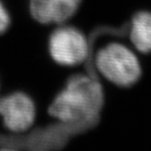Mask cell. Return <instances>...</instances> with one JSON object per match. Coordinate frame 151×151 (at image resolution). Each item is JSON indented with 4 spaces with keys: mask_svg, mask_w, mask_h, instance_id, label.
<instances>
[{
    "mask_svg": "<svg viewBox=\"0 0 151 151\" xmlns=\"http://www.w3.org/2000/svg\"><path fill=\"white\" fill-rule=\"evenodd\" d=\"M103 86L94 76L71 75L55 93L46 108L52 120L71 128H84L95 123L103 111Z\"/></svg>",
    "mask_w": 151,
    "mask_h": 151,
    "instance_id": "cell-1",
    "label": "cell"
},
{
    "mask_svg": "<svg viewBox=\"0 0 151 151\" xmlns=\"http://www.w3.org/2000/svg\"><path fill=\"white\" fill-rule=\"evenodd\" d=\"M93 54L96 72L115 87L129 88L142 78V62L131 45L122 41H109Z\"/></svg>",
    "mask_w": 151,
    "mask_h": 151,
    "instance_id": "cell-2",
    "label": "cell"
},
{
    "mask_svg": "<svg viewBox=\"0 0 151 151\" xmlns=\"http://www.w3.org/2000/svg\"><path fill=\"white\" fill-rule=\"evenodd\" d=\"M46 50L55 65L75 68L84 64L89 58L88 38L81 29L66 23L58 25L47 35Z\"/></svg>",
    "mask_w": 151,
    "mask_h": 151,
    "instance_id": "cell-3",
    "label": "cell"
},
{
    "mask_svg": "<svg viewBox=\"0 0 151 151\" xmlns=\"http://www.w3.org/2000/svg\"><path fill=\"white\" fill-rule=\"evenodd\" d=\"M38 119L37 102L24 90L0 94V120L5 132L25 134L32 131Z\"/></svg>",
    "mask_w": 151,
    "mask_h": 151,
    "instance_id": "cell-4",
    "label": "cell"
},
{
    "mask_svg": "<svg viewBox=\"0 0 151 151\" xmlns=\"http://www.w3.org/2000/svg\"><path fill=\"white\" fill-rule=\"evenodd\" d=\"M81 3L83 0H28V10L38 26H58L73 20Z\"/></svg>",
    "mask_w": 151,
    "mask_h": 151,
    "instance_id": "cell-5",
    "label": "cell"
},
{
    "mask_svg": "<svg viewBox=\"0 0 151 151\" xmlns=\"http://www.w3.org/2000/svg\"><path fill=\"white\" fill-rule=\"evenodd\" d=\"M128 39L131 46L141 55H151V11L134 12L129 20Z\"/></svg>",
    "mask_w": 151,
    "mask_h": 151,
    "instance_id": "cell-6",
    "label": "cell"
},
{
    "mask_svg": "<svg viewBox=\"0 0 151 151\" xmlns=\"http://www.w3.org/2000/svg\"><path fill=\"white\" fill-rule=\"evenodd\" d=\"M12 24L11 14L5 3L0 0V35H4L8 31Z\"/></svg>",
    "mask_w": 151,
    "mask_h": 151,
    "instance_id": "cell-7",
    "label": "cell"
},
{
    "mask_svg": "<svg viewBox=\"0 0 151 151\" xmlns=\"http://www.w3.org/2000/svg\"><path fill=\"white\" fill-rule=\"evenodd\" d=\"M0 93H1V84H0Z\"/></svg>",
    "mask_w": 151,
    "mask_h": 151,
    "instance_id": "cell-8",
    "label": "cell"
}]
</instances>
